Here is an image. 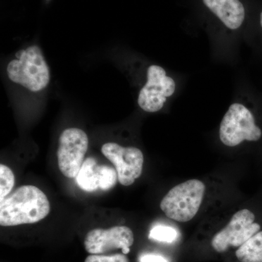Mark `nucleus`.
Returning a JSON list of instances; mask_svg holds the SVG:
<instances>
[{
	"label": "nucleus",
	"mask_w": 262,
	"mask_h": 262,
	"mask_svg": "<svg viewBox=\"0 0 262 262\" xmlns=\"http://www.w3.org/2000/svg\"><path fill=\"white\" fill-rule=\"evenodd\" d=\"M140 262H168L163 256L156 254H146L141 256Z\"/></svg>",
	"instance_id": "f3484780"
},
{
	"label": "nucleus",
	"mask_w": 262,
	"mask_h": 262,
	"mask_svg": "<svg viewBox=\"0 0 262 262\" xmlns=\"http://www.w3.org/2000/svg\"><path fill=\"white\" fill-rule=\"evenodd\" d=\"M84 262H129L128 258L125 254H91L86 258Z\"/></svg>",
	"instance_id": "dca6fc26"
},
{
	"label": "nucleus",
	"mask_w": 262,
	"mask_h": 262,
	"mask_svg": "<svg viewBox=\"0 0 262 262\" xmlns=\"http://www.w3.org/2000/svg\"><path fill=\"white\" fill-rule=\"evenodd\" d=\"M176 83L161 67L150 66L147 82L139 93L138 103L144 111L156 113L163 107L167 98L174 94Z\"/></svg>",
	"instance_id": "6e6552de"
},
{
	"label": "nucleus",
	"mask_w": 262,
	"mask_h": 262,
	"mask_svg": "<svg viewBox=\"0 0 262 262\" xmlns=\"http://www.w3.org/2000/svg\"><path fill=\"white\" fill-rule=\"evenodd\" d=\"M254 213L248 209L236 212L228 224L213 236L211 246L216 252H226L229 248H239L259 232L261 226L255 222Z\"/></svg>",
	"instance_id": "423d86ee"
},
{
	"label": "nucleus",
	"mask_w": 262,
	"mask_h": 262,
	"mask_svg": "<svg viewBox=\"0 0 262 262\" xmlns=\"http://www.w3.org/2000/svg\"><path fill=\"white\" fill-rule=\"evenodd\" d=\"M15 177L9 167L0 165V202L9 195L14 187Z\"/></svg>",
	"instance_id": "ddd939ff"
},
{
	"label": "nucleus",
	"mask_w": 262,
	"mask_h": 262,
	"mask_svg": "<svg viewBox=\"0 0 262 262\" xmlns=\"http://www.w3.org/2000/svg\"><path fill=\"white\" fill-rule=\"evenodd\" d=\"M89 148V137L77 127L66 129L59 137L57 151L58 167L67 178L77 177L84 161Z\"/></svg>",
	"instance_id": "39448f33"
},
{
	"label": "nucleus",
	"mask_w": 262,
	"mask_h": 262,
	"mask_svg": "<svg viewBox=\"0 0 262 262\" xmlns=\"http://www.w3.org/2000/svg\"><path fill=\"white\" fill-rule=\"evenodd\" d=\"M206 185L198 179H191L172 188L160 203V208L170 220L189 222L201 208Z\"/></svg>",
	"instance_id": "7ed1b4c3"
},
{
	"label": "nucleus",
	"mask_w": 262,
	"mask_h": 262,
	"mask_svg": "<svg viewBox=\"0 0 262 262\" xmlns=\"http://www.w3.org/2000/svg\"><path fill=\"white\" fill-rule=\"evenodd\" d=\"M149 237L150 239L160 241V242L171 244L178 237V233H177V231L172 227L159 225L153 227L150 230Z\"/></svg>",
	"instance_id": "2eb2a0df"
},
{
	"label": "nucleus",
	"mask_w": 262,
	"mask_h": 262,
	"mask_svg": "<svg viewBox=\"0 0 262 262\" xmlns=\"http://www.w3.org/2000/svg\"><path fill=\"white\" fill-rule=\"evenodd\" d=\"M99 189L107 191L116 185L118 176L116 169L108 165H99Z\"/></svg>",
	"instance_id": "4468645a"
},
{
	"label": "nucleus",
	"mask_w": 262,
	"mask_h": 262,
	"mask_svg": "<svg viewBox=\"0 0 262 262\" xmlns=\"http://www.w3.org/2000/svg\"><path fill=\"white\" fill-rule=\"evenodd\" d=\"M99 165L94 158L84 160L80 172L77 174V182L82 190L91 192L99 189Z\"/></svg>",
	"instance_id": "9b49d317"
},
{
	"label": "nucleus",
	"mask_w": 262,
	"mask_h": 262,
	"mask_svg": "<svg viewBox=\"0 0 262 262\" xmlns=\"http://www.w3.org/2000/svg\"><path fill=\"white\" fill-rule=\"evenodd\" d=\"M235 256L241 262H262V231L239 246Z\"/></svg>",
	"instance_id": "f8f14e48"
},
{
	"label": "nucleus",
	"mask_w": 262,
	"mask_h": 262,
	"mask_svg": "<svg viewBox=\"0 0 262 262\" xmlns=\"http://www.w3.org/2000/svg\"><path fill=\"white\" fill-rule=\"evenodd\" d=\"M262 132L255 123L253 114L241 103H234L221 122L220 140L227 146L239 145L243 141H257Z\"/></svg>",
	"instance_id": "20e7f679"
},
{
	"label": "nucleus",
	"mask_w": 262,
	"mask_h": 262,
	"mask_svg": "<svg viewBox=\"0 0 262 262\" xmlns=\"http://www.w3.org/2000/svg\"><path fill=\"white\" fill-rule=\"evenodd\" d=\"M260 24H261V28H262V12L261 13V15H260Z\"/></svg>",
	"instance_id": "a211bd4d"
},
{
	"label": "nucleus",
	"mask_w": 262,
	"mask_h": 262,
	"mask_svg": "<svg viewBox=\"0 0 262 262\" xmlns=\"http://www.w3.org/2000/svg\"><path fill=\"white\" fill-rule=\"evenodd\" d=\"M50 211V202L41 189L35 186H21L0 202V225L37 223L47 217Z\"/></svg>",
	"instance_id": "f257e3e1"
},
{
	"label": "nucleus",
	"mask_w": 262,
	"mask_h": 262,
	"mask_svg": "<svg viewBox=\"0 0 262 262\" xmlns=\"http://www.w3.org/2000/svg\"><path fill=\"white\" fill-rule=\"evenodd\" d=\"M210 10L227 28L237 29L244 23L246 10L239 0H203Z\"/></svg>",
	"instance_id": "9d476101"
},
{
	"label": "nucleus",
	"mask_w": 262,
	"mask_h": 262,
	"mask_svg": "<svg viewBox=\"0 0 262 262\" xmlns=\"http://www.w3.org/2000/svg\"><path fill=\"white\" fill-rule=\"evenodd\" d=\"M47 1H49V0H47Z\"/></svg>",
	"instance_id": "6ab92c4d"
},
{
	"label": "nucleus",
	"mask_w": 262,
	"mask_h": 262,
	"mask_svg": "<svg viewBox=\"0 0 262 262\" xmlns=\"http://www.w3.org/2000/svg\"><path fill=\"white\" fill-rule=\"evenodd\" d=\"M101 152L113 164L122 185H132L142 174L144 155L138 148L124 147L110 142L103 144Z\"/></svg>",
	"instance_id": "0eeeda50"
},
{
	"label": "nucleus",
	"mask_w": 262,
	"mask_h": 262,
	"mask_svg": "<svg viewBox=\"0 0 262 262\" xmlns=\"http://www.w3.org/2000/svg\"><path fill=\"white\" fill-rule=\"evenodd\" d=\"M134 243V232L125 226H116L108 229H94L84 241V248L91 254H104L113 250L121 249L123 254L130 252Z\"/></svg>",
	"instance_id": "1a4fd4ad"
},
{
	"label": "nucleus",
	"mask_w": 262,
	"mask_h": 262,
	"mask_svg": "<svg viewBox=\"0 0 262 262\" xmlns=\"http://www.w3.org/2000/svg\"><path fill=\"white\" fill-rule=\"evenodd\" d=\"M15 58L7 67V75L12 82L32 92L47 87L51 79L50 70L39 47L32 46L20 50L15 53Z\"/></svg>",
	"instance_id": "f03ea898"
}]
</instances>
